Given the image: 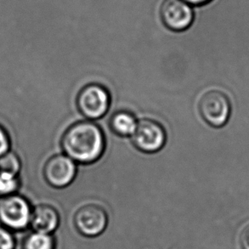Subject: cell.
<instances>
[{
    "label": "cell",
    "instance_id": "obj_15",
    "mask_svg": "<svg viewBox=\"0 0 249 249\" xmlns=\"http://www.w3.org/2000/svg\"><path fill=\"white\" fill-rule=\"evenodd\" d=\"M10 148V142L9 137L5 131L0 128V157L9 152Z\"/></svg>",
    "mask_w": 249,
    "mask_h": 249
},
{
    "label": "cell",
    "instance_id": "obj_2",
    "mask_svg": "<svg viewBox=\"0 0 249 249\" xmlns=\"http://www.w3.org/2000/svg\"><path fill=\"white\" fill-rule=\"evenodd\" d=\"M32 209L22 196H5L0 199V225L12 231H23L30 226Z\"/></svg>",
    "mask_w": 249,
    "mask_h": 249
},
{
    "label": "cell",
    "instance_id": "obj_7",
    "mask_svg": "<svg viewBox=\"0 0 249 249\" xmlns=\"http://www.w3.org/2000/svg\"><path fill=\"white\" fill-rule=\"evenodd\" d=\"M107 221V214L104 209L96 204L83 206L75 213V226L84 236L100 235L106 229Z\"/></svg>",
    "mask_w": 249,
    "mask_h": 249
},
{
    "label": "cell",
    "instance_id": "obj_8",
    "mask_svg": "<svg viewBox=\"0 0 249 249\" xmlns=\"http://www.w3.org/2000/svg\"><path fill=\"white\" fill-rule=\"evenodd\" d=\"M77 168L68 156L56 155L49 159L44 167V176L50 185L63 188L70 185L76 176Z\"/></svg>",
    "mask_w": 249,
    "mask_h": 249
},
{
    "label": "cell",
    "instance_id": "obj_1",
    "mask_svg": "<svg viewBox=\"0 0 249 249\" xmlns=\"http://www.w3.org/2000/svg\"><path fill=\"white\" fill-rule=\"evenodd\" d=\"M105 137L101 128L92 122L81 121L71 125L61 141L68 158L79 163L97 161L105 150Z\"/></svg>",
    "mask_w": 249,
    "mask_h": 249
},
{
    "label": "cell",
    "instance_id": "obj_4",
    "mask_svg": "<svg viewBox=\"0 0 249 249\" xmlns=\"http://www.w3.org/2000/svg\"><path fill=\"white\" fill-rule=\"evenodd\" d=\"M110 94L100 84H88L78 93L77 106L83 116L89 119L101 118L110 107Z\"/></svg>",
    "mask_w": 249,
    "mask_h": 249
},
{
    "label": "cell",
    "instance_id": "obj_5",
    "mask_svg": "<svg viewBox=\"0 0 249 249\" xmlns=\"http://www.w3.org/2000/svg\"><path fill=\"white\" fill-rule=\"evenodd\" d=\"M160 17L169 30L183 32L194 21V8L184 0H163L160 7Z\"/></svg>",
    "mask_w": 249,
    "mask_h": 249
},
{
    "label": "cell",
    "instance_id": "obj_12",
    "mask_svg": "<svg viewBox=\"0 0 249 249\" xmlns=\"http://www.w3.org/2000/svg\"><path fill=\"white\" fill-rule=\"evenodd\" d=\"M19 187L17 175L0 172V195L5 196L14 194Z\"/></svg>",
    "mask_w": 249,
    "mask_h": 249
},
{
    "label": "cell",
    "instance_id": "obj_3",
    "mask_svg": "<svg viewBox=\"0 0 249 249\" xmlns=\"http://www.w3.org/2000/svg\"><path fill=\"white\" fill-rule=\"evenodd\" d=\"M199 112L208 124L220 128L229 120L231 104L224 92L217 89L206 92L199 101Z\"/></svg>",
    "mask_w": 249,
    "mask_h": 249
},
{
    "label": "cell",
    "instance_id": "obj_14",
    "mask_svg": "<svg viewBox=\"0 0 249 249\" xmlns=\"http://www.w3.org/2000/svg\"><path fill=\"white\" fill-rule=\"evenodd\" d=\"M17 249L16 234L6 227L0 226V249Z\"/></svg>",
    "mask_w": 249,
    "mask_h": 249
},
{
    "label": "cell",
    "instance_id": "obj_11",
    "mask_svg": "<svg viewBox=\"0 0 249 249\" xmlns=\"http://www.w3.org/2000/svg\"><path fill=\"white\" fill-rule=\"evenodd\" d=\"M20 240V246L23 247V249H54L55 248L54 238L51 234L34 231Z\"/></svg>",
    "mask_w": 249,
    "mask_h": 249
},
{
    "label": "cell",
    "instance_id": "obj_6",
    "mask_svg": "<svg viewBox=\"0 0 249 249\" xmlns=\"http://www.w3.org/2000/svg\"><path fill=\"white\" fill-rule=\"evenodd\" d=\"M166 132L162 125L152 119H143L137 124L132 140L135 147L145 153H154L163 147Z\"/></svg>",
    "mask_w": 249,
    "mask_h": 249
},
{
    "label": "cell",
    "instance_id": "obj_9",
    "mask_svg": "<svg viewBox=\"0 0 249 249\" xmlns=\"http://www.w3.org/2000/svg\"><path fill=\"white\" fill-rule=\"evenodd\" d=\"M59 223V213L52 206L38 205L32 211L30 226L34 231L51 234L57 229Z\"/></svg>",
    "mask_w": 249,
    "mask_h": 249
},
{
    "label": "cell",
    "instance_id": "obj_16",
    "mask_svg": "<svg viewBox=\"0 0 249 249\" xmlns=\"http://www.w3.org/2000/svg\"><path fill=\"white\" fill-rule=\"evenodd\" d=\"M240 243L243 249H249V225L242 231L240 236Z\"/></svg>",
    "mask_w": 249,
    "mask_h": 249
},
{
    "label": "cell",
    "instance_id": "obj_13",
    "mask_svg": "<svg viewBox=\"0 0 249 249\" xmlns=\"http://www.w3.org/2000/svg\"><path fill=\"white\" fill-rule=\"evenodd\" d=\"M20 168V160L14 152H8L0 157V172L17 175Z\"/></svg>",
    "mask_w": 249,
    "mask_h": 249
},
{
    "label": "cell",
    "instance_id": "obj_17",
    "mask_svg": "<svg viewBox=\"0 0 249 249\" xmlns=\"http://www.w3.org/2000/svg\"><path fill=\"white\" fill-rule=\"evenodd\" d=\"M184 1L194 8V7L203 6L210 3L212 0H184Z\"/></svg>",
    "mask_w": 249,
    "mask_h": 249
},
{
    "label": "cell",
    "instance_id": "obj_10",
    "mask_svg": "<svg viewBox=\"0 0 249 249\" xmlns=\"http://www.w3.org/2000/svg\"><path fill=\"white\" fill-rule=\"evenodd\" d=\"M137 124L135 116L124 111L116 112L111 117L110 123L112 131L120 136H132L137 127Z\"/></svg>",
    "mask_w": 249,
    "mask_h": 249
}]
</instances>
